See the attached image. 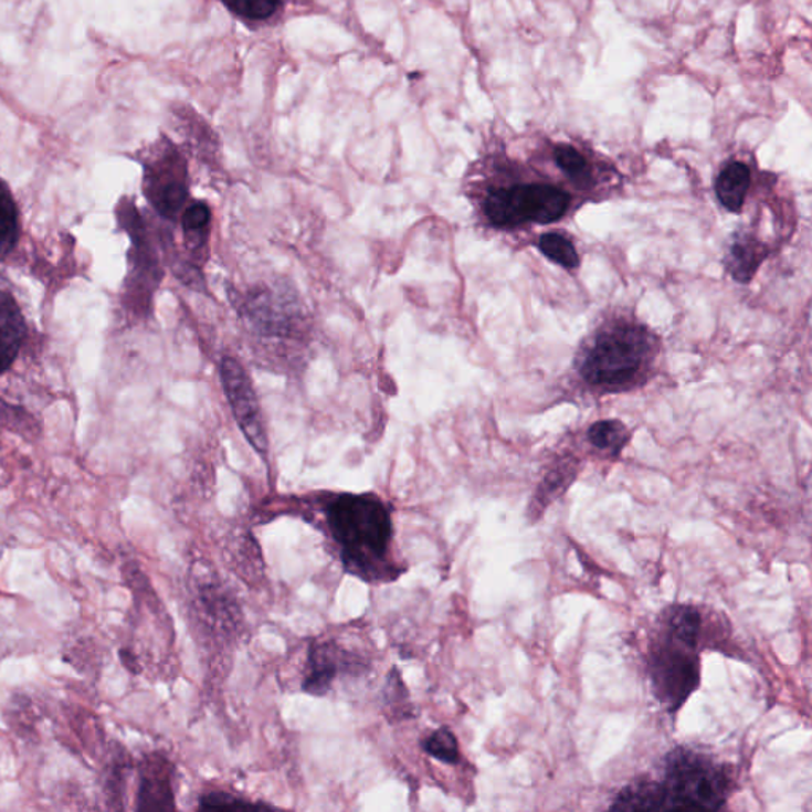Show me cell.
I'll return each mask as SVG.
<instances>
[{"mask_svg":"<svg viewBox=\"0 0 812 812\" xmlns=\"http://www.w3.org/2000/svg\"><path fill=\"white\" fill-rule=\"evenodd\" d=\"M326 524L348 573L367 582L399 574L391 563V508L375 494H338L326 505Z\"/></svg>","mask_w":812,"mask_h":812,"instance_id":"6da1fadb","label":"cell"},{"mask_svg":"<svg viewBox=\"0 0 812 812\" xmlns=\"http://www.w3.org/2000/svg\"><path fill=\"white\" fill-rule=\"evenodd\" d=\"M235 309L246 333L264 348H293L305 345L309 319L297 294L271 283L251 284L235 293Z\"/></svg>","mask_w":812,"mask_h":812,"instance_id":"7a4b0ae2","label":"cell"},{"mask_svg":"<svg viewBox=\"0 0 812 812\" xmlns=\"http://www.w3.org/2000/svg\"><path fill=\"white\" fill-rule=\"evenodd\" d=\"M661 785L665 810H723L734 789L726 764L689 748H677L666 756Z\"/></svg>","mask_w":812,"mask_h":812,"instance_id":"3957f363","label":"cell"},{"mask_svg":"<svg viewBox=\"0 0 812 812\" xmlns=\"http://www.w3.org/2000/svg\"><path fill=\"white\" fill-rule=\"evenodd\" d=\"M650 335L640 326L611 327L593 338L578 360V369L589 384L622 389L635 382L651 356Z\"/></svg>","mask_w":812,"mask_h":812,"instance_id":"277c9868","label":"cell"},{"mask_svg":"<svg viewBox=\"0 0 812 812\" xmlns=\"http://www.w3.org/2000/svg\"><path fill=\"white\" fill-rule=\"evenodd\" d=\"M570 194L549 183L493 184L483 192L481 211L495 228L512 229L526 222L549 224L570 209Z\"/></svg>","mask_w":812,"mask_h":812,"instance_id":"5b68a950","label":"cell"},{"mask_svg":"<svg viewBox=\"0 0 812 812\" xmlns=\"http://www.w3.org/2000/svg\"><path fill=\"white\" fill-rule=\"evenodd\" d=\"M144 166V194L160 220L177 222L191 202L188 162L169 138L148 149Z\"/></svg>","mask_w":812,"mask_h":812,"instance_id":"8992f818","label":"cell"},{"mask_svg":"<svg viewBox=\"0 0 812 812\" xmlns=\"http://www.w3.org/2000/svg\"><path fill=\"white\" fill-rule=\"evenodd\" d=\"M695 650L697 646L666 633V641L651 654L647 669L655 694L669 708H679L700 683V665Z\"/></svg>","mask_w":812,"mask_h":812,"instance_id":"52a82bcc","label":"cell"},{"mask_svg":"<svg viewBox=\"0 0 812 812\" xmlns=\"http://www.w3.org/2000/svg\"><path fill=\"white\" fill-rule=\"evenodd\" d=\"M220 377L222 391L234 413L236 425L254 451H257L261 456H267V429H265L256 389L245 367L234 357L225 356L221 360Z\"/></svg>","mask_w":812,"mask_h":812,"instance_id":"ba28073f","label":"cell"},{"mask_svg":"<svg viewBox=\"0 0 812 812\" xmlns=\"http://www.w3.org/2000/svg\"><path fill=\"white\" fill-rule=\"evenodd\" d=\"M352 664L355 662L351 661V654L333 641L315 643L308 650L302 689L315 697H324L333 690L334 683L341 673L351 672Z\"/></svg>","mask_w":812,"mask_h":812,"instance_id":"9c48e42d","label":"cell"},{"mask_svg":"<svg viewBox=\"0 0 812 812\" xmlns=\"http://www.w3.org/2000/svg\"><path fill=\"white\" fill-rule=\"evenodd\" d=\"M138 810H175L172 768L167 760L151 757L145 760L138 790Z\"/></svg>","mask_w":812,"mask_h":812,"instance_id":"30bf717a","label":"cell"},{"mask_svg":"<svg viewBox=\"0 0 812 812\" xmlns=\"http://www.w3.org/2000/svg\"><path fill=\"white\" fill-rule=\"evenodd\" d=\"M25 319L17 300L0 289V377L12 369L25 340Z\"/></svg>","mask_w":812,"mask_h":812,"instance_id":"8fae6325","label":"cell"},{"mask_svg":"<svg viewBox=\"0 0 812 812\" xmlns=\"http://www.w3.org/2000/svg\"><path fill=\"white\" fill-rule=\"evenodd\" d=\"M751 184V170L745 162H728L716 181V194L727 210L741 211Z\"/></svg>","mask_w":812,"mask_h":812,"instance_id":"7c38bea8","label":"cell"},{"mask_svg":"<svg viewBox=\"0 0 812 812\" xmlns=\"http://www.w3.org/2000/svg\"><path fill=\"white\" fill-rule=\"evenodd\" d=\"M619 811H661L665 810V795L661 782L641 779L628 785L611 804Z\"/></svg>","mask_w":812,"mask_h":812,"instance_id":"4fadbf2b","label":"cell"},{"mask_svg":"<svg viewBox=\"0 0 812 812\" xmlns=\"http://www.w3.org/2000/svg\"><path fill=\"white\" fill-rule=\"evenodd\" d=\"M764 256H767V251L762 243L749 235L738 236L728 254V271L739 283L751 282L753 273L762 264Z\"/></svg>","mask_w":812,"mask_h":812,"instance_id":"5bb4252c","label":"cell"},{"mask_svg":"<svg viewBox=\"0 0 812 812\" xmlns=\"http://www.w3.org/2000/svg\"><path fill=\"white\" fill-rule=\"evenodd\" d=\"M20 209L10 186L0 178V257L12 253L20 240Z\"/></svg>","mask_w":812,"mask_h":812,"instance_id":"9a60e30c","label":"cell"},{"mask_svg":"<svg viewBox=\"0 0 812 812\" xmlns=\"http://www.w3.org/2000/svg\"><path fill=\"white\" fill-rule=\"evenodd\" d=\"M552 159L560 172L567 175L574 184L592 183L593 170L591 160L578 147L571 144H557L552 148Z\"/></svg>","mask_w":812,"mask_h":812,"instance_id":"2e32d148","label":"cell"},{"mask_svg":"<svg viewBox=\"0 0 812 812\" xmlns=\"http://www.w3.org/2000/svg\"><path fill=\"white\" fill-rule=\"evenodd\" d=\"M665 615V628L668 635L692 644V646H698L703 622L697 608L679 604V607L669 608Z\"/></svg>","mask_w":812,"mask_h":812,"instance_id":"e0dca14e","label":"cell"},{"mask_svg":"<svg viewBox=\"0 0 812 812\" xmlns=\"http://www.w3.org/2000/svg\"><path fill=\"white\" fill-rule=\"evenodd\" d=\"M232 13L250 23H265L282 9V0H221Z\"/></svg>","mask_w":812,"mask_h":812,"instance_id":"ac0fdd59","label":"cell"},{"mask_svg":"<svg viewBox=\"0 0 812 812\" xmlns=\"http://www.w3.org/2000/svg\"><path fill=\"white\" fill-rule=\"evenodd\" d=\"M422 749L428 756L443 763L454 764L461 760L456 735L447 727L439 728L428 738L422 739Z\"/></svg>","mask_w":812,"mask_h":812,"instance_id":"d6986e66","label":"cell"},{"mask_svg":"<svg viewBox=\"0 0 812 812\" xmlns=\"http://www.w3.org/2000/svg\"><path fill=\"white\" fill-rule=\"evenodd\" d=\"M589 440L599 450L619 454L629 440L628 429L618 421H600L589 429Z\"/></svg>","mask_w":812,"mask_h":812,"instance_id":"ffe728a7","label":"cell"},{"mask_svg":"<svg viewBox=\"0 0 812 812\" xmlns=\"http://www.w3.org/2000/svg\"><path fill=\"white\" fill-rule=\"evenodd\" d=\"M538 247L546 257L557 262L566 268H574L579 265V256L577 247L562 234H545L538 242Z\"/></svg>","mask_w":812,"mask_h":812,"instance_id":"44dd1931","label":"cell"},{"mask_svg":"<svg viewBox=\"0 0 812 812\" xmlns=\"http://www.w3.org/2000/svg\"><path fill=\"white\" fill-rule=\"evenodd\" d=\"M384 703L386 709H389L391 714H396L400 720L411 717V711H408V709H411L408 690L405 684H403L402 675L396 668L392 669L388 683H386Z\"/></svg>","mask_w":812,"mask_h":812,"instance_id":"7402d4cb","label":"cell"},{"mask_svg":"<svg viewBox=\"0 0 812 812\" xmlns=\"http://www.w3.org/2000/svg\"><path fill=\"white\" fill-rule=\"evenodd\" d=\"M262 808L267 804L253 803L240 797L232 795L228 792H210L207 795L200 797V810H209V808ZM268 808V806H267Z\"/></svg>","mask_w":812,"mask_h":812,"instance_id":"603a6c76","label":"cell"}]
</instances>
